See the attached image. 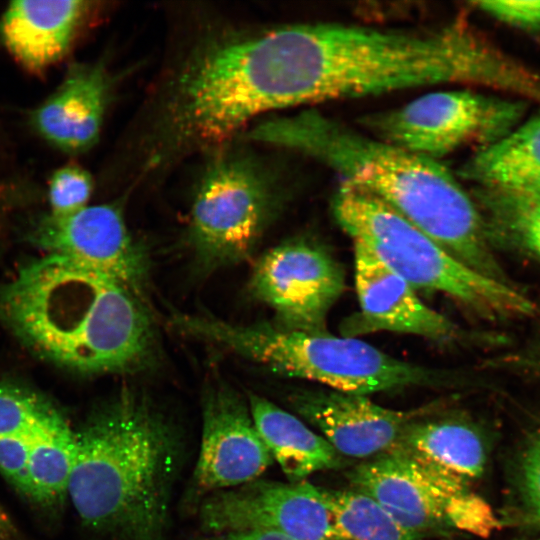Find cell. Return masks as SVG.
<instances>
[{
    "label": "cell",
    "mask_w": 540,
    "mask_h": 540,
    "mask_svg": "<svg viewBox=\"0 0 540 540\" xmlns=\"http://www.w3.org/2000/svg\"><path fill=\"white\" fill-rule=\"evenodd\" d=\"M248 138L319 162L343 183L383 201L463 264L504 281L476 202L439 161L315 109L264 120Z\"/></svg>",
    "instance_id": "cell-1"
},
{
    "label": "cell",
    "mask_w": 540,
    "mask_h": 540,
    "mask_svg": "<svg viewBox=\"0 0 540 540\" xmlns=\"http://www.w3.org/2000/svg\"><path fill=\"white\" fill-rule=\"evenodd\" d=\"M185 449L144 390L126 386L100 403L75 431L68 496L83 524L111 540H166Z\"/></svg>",
    "instance_id": "cell-2"
},
{
    "label": "cell",
    "mask_w": 540,
    "mask_h": 540,
    "mask_svg": "<svg viewBox=\"0 0 540 540\" xmlns=\"http://www.w3.org/2000/svg\"><path fill=\"white\" fill-rule=\"evenodd\" d=\"M0 321L35 354L78 373L135 372L155 352L139 296L52 255L0 288Z\"/></svg>",
    "instance_id": "cell-3"
},
{
    "label": "cell",
    "mask_w": 540,
    "mask_h": 540,
    "mask_svg": "<svg viewBox=\"0 0 540 540\" xmlns=\"http://www.w3.org/2000/svg\"><path fill=\"white\" fill-rule=\"evenodd\" d=\"M186 335L221 345L287 377L332 390L368 395L410 386L448 383L447 371L397 359L355 337L307 332L278 324L241 325L212 317L175 314Z\"/></svg>",
    "instance_id": "cell-4"
},
{
    "label": "cell",
    "mask_w": 540,
    "mask_h": 540,
    "mask_svg": "<svg viewBox=\"0 0 540 540\" xmlns=\"http://www.w3.org/2000/svg\"><path fill=\"white\" fill-rule=\"evenodd\" d=\"M331 207L353 244L369 249L414 290L443 293L488 318L531 311L529 300L506 282L463 264L375 196L342 182Z\"/></svg>",
    "instance_id": "cell-5"
},
{
    "label": "cell",
    "mask_w": 540,
    "mask_h": 540,
    "mask_svg": "<svg viewBox=\"0 0 540 540\" xmlns=\"http://www.w3.org/2000/svg\"><path fill=\"white\" fill-rule=\"evenodd\" d=\"M275 207L270 176L253 159L225 152L206 167L191 207L188 240L200 268L247 259Z\"/></svg>",
    "instance_id": "cell-6"
},
{
    "label": "cell",
    "mask_w": 540,
    "mask_h": 540,
    "mask_svg": "<svg viewBox=\"0 0 540 540\" xmlns=\"http://www.w3.org/2000/svg\"><path fill=\"white\" fill-rule=\"evenodd\" d=\"M348 479L354 490L370 496L402 528L422 539L444 529L487 536L498 526L488 503L470 486L396 451L362 462Z\"/></svg>",
    "instance_id": "cell-7"
},
{
    "label": "cell",
    "mask_w": 540,
    "mask_h": 540,
    "mask_svg": "<svg viewBox=\"0 0 540 540\" xmlns=\"http://www.w3.org/2000/svg\"><path fill=\"white\" fill-rule=\"evenodd\" d=\"M522 115L518 103L466 89L426 93L403 106L366 114L369 135L433 160L471 143L500 138Z\"/></svg>",
    "instance_id": "cell-8"
},
{
    "label": "cell",
    "mask_w": 540,
    "mask_h": 540,
    "mask_svg": "<svg viewBox=\"0 0 540 540\" xmlns=\"http://www.w3.org/2000/svg\"><path fill=\"white\" fill-rule=\"evenodd\" d=\"M206 534L270 530L293 540H342L320 488L306 481L255 479L214 492L198 504Z\"/></svg>",
    "instance_id": "cell-9"
},
{
    "label": "cell",
    "mask_w": 540,
    "mask_h": 540,
    "mask_svg": "<svg viewBox=\"0 0 540 540\" xmlns=\"http://www.w3.org/2000/svg\"><path fill=\"white\" fill-rule=\"evenodd\" d=\"M345 282L342 265L328 250L311 240L293 239L272 247L257 260L250 290L275 312L278 325L323 332Z\"/></svg>",
    "instance_id": "cell-10"
},
{
    "label": "cell",
    "mask_w": 540,
    "mask_h": 540,
    "mask_svg": "<svg viewBox=\"0 0 540 540\" xmlns=\"http://www.w3.org/2000/svg\"><path fill=\"white\" fill-rule=\"evenodd\" d=\"M30 238L46 255L108 278L137 296L143 290L147 256L115 204L87 205L62 215L49 212L34 222Z\"/></svg>",
    "instance_id": "cell-11"
},
{
    "label": "cell",
    "mask_w": 540,
    "mask_h": 540,
    "mask_svg": "<svg viewBox=\"0 0 540 540\" xmlns=\"http://www.w3.org/2000/svg\"><path fill=\"white\" fill-rule=\"evenodd\" d=\"M199 454L185 499L199 504L206 496L255 479L274 462L253 420L248 400L222 381L202 394Z\"/></svg>",
    "instance_id": "cell-12"
},
{
    "label": "cell",
    "mask_w": 540,
    "mask_h": 540,
    "mask_svg": "<svg viewBox=\"0 0 540 540\" xmlns=\"http://www.w3.org/2000/svg\"><path fill=\"white\" fill-rule=\"evenodd\" d=\"M354 245L355 287L360 311L347 320L343 334L390 331L436 342L457 339L459 329L427 306L413 287L369 249Z\"/></svg>",
    "instance_id": "cell-13"
},
{
    "label": "cell",
    "mask_w": 540,
    "mask_h": 540,
    "mask_svg": "<svg viewBox=\"0 0 540 540\" xmlns=\"http://www.w3.org/2000/svg\"><path fill=\"white\" fill-rule=\"evenodd\" d=\"M290 403L341 456L353 458H373L390 451L420 416L418 410L388 409L367 395L332 389L297 391Z\"/></svg>",
    "instance_id": "cell-14"
},
{
    "label": "cell",
    "mask_w": 540,
    "mask_h": 540,
    "mask_svg": "<svg viewBox=\"0 0 540 540\" xmlns=\"http://www.w3.org/2000/svg\"><path fill=\"white\" fill-rule=\"evenodd\" d=\"M110 90L103 63H74L55 91L32 111L31 124L64 153L85 152L99 137Z\"/></svg>",
    "instance_id": "cell-15"
},
{
    "label": "cell",
    "mask_w": 540,
    "mask_h": 540,
    "mask_svg": "<svg viewBox=\"0 0 540 540\" xmlns=\"http://www.w3.org/2000/svg\"><path fill=\"white\" fill-rule=\"evenodd\" d=\"M89 10L82 0L13 1L0 17V39L23 68L43 72L67 54Z\"/></svg>",
    "instance_id": "cell-16"
},
{
    "label": "cell",
    "mask_w": 540,
    "mask_h": 540,
    "mask_svg": "<svg viewBox=\"0 0 540 540\" xmlns=\"http://www.w3.org/2000/svg\"><path fill=\"white\" fill-rule=\"evenodd\" d=\"M391 450L468 486L482 475L486 463L480 433L457 419H415Z\"/></svg>",
    "instance_id": "cell-17"
},
{
    "label": "cell",
    "mask_w": 540,
    "mask_h": 540,
    "mask_svg": "<svg viewBox=\"0 0 540 540\" xmlns=\"http://www.w3.org/2000/svg\"><path fill=\"white\" fill-rule=\"evenodd\" d=\"M256 428L289 482L318 471L339 468L342 456L300 418L257 394L248 396Z\"/></svg>",
    "instance_id": "cell-18"
},
{
    "label": "cell",
    "mask_w": 540,
    "mask_h": 540,
    "mask_svg": "<svg viewBox=\"0 0 540 540\" xmlns=\"http://www.w3.org/2000/svg\"><path fill=\"white\" fill-rule=\"evenodd\" d=\"M460 175L476 189L540 190V115L481 146L462 166Z\"/></svg>",
    "instance_id": "cell-19"
},
{
    "label": "cell",
    "mask_w": 540,
    "mask_h": 540,
    "mask_svg": "<svg viewBox=\"0 0 540 540\" xmlns=\"http://www.w3.org/2000/svg\"><path fill=\"white\" fill-rule=\"evenodd\" d=\"M30 497L43 507H55L68 496L75 456V431L53 406L27 439Z\"/></svg>",
    "instance_id": "cell-20"
},
{
    "label": "cell",
    "mask_w": 540,
    "mask_h": 540,
    "mask_svg": "<svg viewBox=\"0 0 540 540\" xmlns=\"http://www.w3.org/2000/svg\"><path fill=\"white\" fill-rule=\"evenodd\" d=\"M487 238L514 243L540 260V190L501 192L476 189L473 193Z\"/></svg>",
    "instance_id": "cell-21"
},
{
    "label": "cell",
    "mask_w": 540,
    "mask_h": 540,
    "mask_svg": "<svg viewBox=\"0 0 540 540\" xmlns=\"http://www.w3.org/2000/svg\"><path fill=\"white\" fill-rule=\"evenodd\" d=\"M320 492L342 540H423L402 528L374 499L362 492L324 488H320Z\"/></svg>",
    "instance_id": "cell-22"
},
{
    "label": "cell",
    "mask_w": 540,
    "mask_h": 540,
    "mask_svg": "<svg viewBox=\"0 0 540 540\" xmlns=\"http://www.w3.org/2000/svg\"><path fill=\"white\" fill-rule=\"evenodd\" d=\"M54 405L20 384L0 381V437H27Z\"/></svg>",
    "instance_id": "cell-23"
},
{
    "label": "cell",
    "mask_w": 540,
    "mask_h": 540,
    "mask_svg": "<svg viewBox=\"0 0 540 540\" xmlns=\"http://www.w3.org/2000/svg\"><path fill=\"white\" fill-rule=\"evenodd\" d=\"M93 188L90 174L68 164L55 170L48 181L50 213L68 214L87 206Z\"/></svg>",
    "instance_id": "cell-24"
},
{
    "label": "cell",
    "mask_w": 540,
    "mask_h": 540,
    "mask_svg": "<svg viewBox=\"0 0 540 540\" xmlns=\"http://www.w3.org/2000/svg\"><path fill=\"white\" fill-rule=\"evenodd\" d=\"M516 483L525 519L540 524V428L525 444L519 457Z\"/></svg>",
    "instance_id": "cell-25"
},
{
    "label": "cell",
    "mask_w": 540,
    "mask_h": 540,
    "mask_svg": "<svg viewBox=\"0 0 540 540\" xmlns=\"http://www.w3.org/2000/svg\"><path fill=\"white\" fill-rule=\"evenodd\" d=\"M475 7L488 16L510 26L540 32V0L477 1Z\"/></svg>",
    "instance_id": "cell-26"
},
{
    "label": "cell",
    "mask_w": 540,
    "mask_h": 540,
    "mask_svg": "<svg viewBox=\"0 0 540 540\" xmlns=\"http://www.w3.org/2000/svg\"><path fill=\"white\" fill-rule=\"evenodd\" d=\"M27 437H0V472L30 497L27 475Z\"/></svg>",
    "instance_id": "cell-27"
},
{
    "label": "cell",
    "mask_w": 540,
    "mask_h": 540,
    "mask_svg": "<svg viewBox=\"0 0 540 540\" xmlns=\"http://www.w3.org/2000/svg\"><path fill=\"white\" fill-rule=\"evenodd\" d=\"M202 540H293L270 530H243L207 534Z\"/></svg>",
    "instance_id": "cell-28"
},
{
    "label": "cell",
    "mask_w": 540,
    "mask_h": 540,
    "mask_svg": "<svg viewBox=\"0 0 540 540\" xmlns=\"http://www.w3.org/2000/svg\"><path fill=\"white\" fill-rule=\"evenodd\" d=\"M530 540H540V538H537V539H530Z\"/></svg>",
    "instance_id": "cell-29"
},
{
    "label": "cell",
    "mask_w": 540,
    "mask_h": 540,
    "mask_svg": "<svg viewBox=\"0 0 540 540\" xmlns=\"http://www.w3.org/2000/svg\"><path fill=\"white\" fill-rule=\"evenodd\" d=\"M343 540H346V539H343Z\"/></svg>",
    "instance_id": "cell-30"
}]
</instances>
